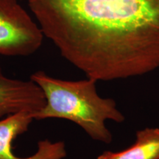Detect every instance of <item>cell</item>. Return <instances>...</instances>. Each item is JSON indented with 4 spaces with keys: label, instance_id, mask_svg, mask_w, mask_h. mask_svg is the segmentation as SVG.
I'll return each instance as SVG.
<instances>
[{
    "label": "cell",
    "instance_id": "obj_2",
    "mask_svg": "<svg viewBox=\"0 0 159 159\" xmlns=\"http://www.w3.org/2000/svg\"><path fill=\"white\" fill-rule=\"evenodd\" d=\"M44 94L46 105L33 115L34 120L57 118L71 121L97 142L111 144L113 136L107 120L121 123L125 117L113 99L103 98L97 91L96 80L72 81L55 78L43 71L31 75Z\"/></svg>",
    "mask_w": 159,
    "mask_h": 159
},
{
    "label": "cell",
    "instance_id": "obj_4",
    "mask_svg": "<svg viewBox=\"0 0 159 159\" xmlns=\"http://www.w3.org/2000/svg\"><path fill=\"white\" fill-rule=\"evenodd\" d=\"M33 120L29 112L17 113L0 119V159H63L66 156L64 142H52L48 139L40 141L36 152L30 156L21 158L13 153V141L28 130Z\"/></svg>",
    "mask_w": 159,
    "mask_h": 159
},
{
    "label": "cell",
    "instance_id": "obj_3",
    "mask_svg": "<svg viewBox=\"0 0 159 159\" xmlns=\"http://www.w3.org/2000/svg\"><path fill=\"white\" fill-rule=\"evenodd\" d=\"M42 31L17 0H0V55L29 56L39 49Z\"/></svg>",
    "mask_w": 159,
    "mask_h": 159
},
{
    "label": "cell",
    "instance_id": "obj_1",
    "mask_svg": "<svg viewBox=\"0 0 159 159\" xmlns=\"http://www.w3.org/2000/svg\"><path fill=\"white\" fill-rule=\"evenodd\" d=\"M44 37L97 81L159 69V0H27Z\"/></svg>",
    "mask_w": 159,
    "mask_h": 159
},
{
    "label": "cell",
    "instance_id": "obj_5",
    "mask_svg": "<svg viewBox=\"0 0 159 159\" xmlns=\"http://www.w3.org/2000/svg\"><path fill=\"white\" fill-rule=\"evenodd\" d=\"M45 105L44 94L36 83L5 76L0 67V119L20 112L33 116Z\"/></svg>",
    "mask_w": 159,
    "mask_h": 159
},
{
    "label": "cell",
    "instance_id": "obj_6",
    "mask_svg": "<svg viewBox=\"0 0 159 159\" xmlns=\"http://www.w3.org/2000/svg\"><path fill=\"white\" fill-rule=\"evenodd\" d=\"M97 159H159V128L138 130L130 148L119 152L105 151Z\"/></svg>",
    "mask_w": 159,
    "mask_h": 159
}]
</instances>
